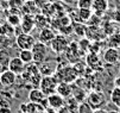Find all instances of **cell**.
I'll list each match as a JSON object with an SVG mask.
<instances>
[{
    "label": "cell",
    "instance_id": "33",
    "mask_svg": "<svg viewBox=\"0 0 120 113\" xmlns=\"http://www.w3.org/2000/svg\"><path fill=\"white\" fill-rule=\"evenodd\" d=\"M62 3L67 4V5H76V1L77 0H61Z\"/></svg>",
    "mask_w": 120,
    "mask_h": 113
},
{
    "label": "cell",
    "instance_id": "13",
    "mask_svg": "<svg viewBox=\"0 0 120 113\" xmlns=\"http://www.w3.org/2000/svg\"><path fill=\"white\" fill-rule=\"evenodd\" d=\"M55 36H56L55 31L48 26V27H44V29H42V30H41V32H39V37H38V41H39V42H42V43H44V44H46V45H50L51 41H52V39L55 38Z\"/></svg>",
    "mask_w": 120,
    "mask_h": 113
},
{
    "label": "cell",
    "instance_id": "36",
    "mask_svg": "<svg viewBox=\"0 0 120 113\" xmlns=\"http://www.w3.org/2000/svg\"><path fill=\"white\" fill-rule=\"evenodd\" d=\"M107 113H120L118 109H109V111H107Z\"/></svg>",
    "mask_w": 120,
    "mask_h": 113
},
{
    "label": "cell",
    "instance_id": "1",
    "mask_svg": "<svg viewBox=\"0 0 120 113\" xmlns=\"http://www.w3.org/2000/svg\"><path fill=\"white\" fill-rule=\"evenodd\" d=\"M55 76L57 77L60 82L74 83L79 77V74L76 73L73 64H68V63L58 64L57 63V70L55 73Z\"/></svg>",
    "mask_w": 120,
    "mask_h": 113
},
{
    "label": "cell",
    "instance_id": "20",
    "mask_svg": "<svg viewBox=\"0 0 120 113\" xmlns=\"http://www.w3.org/2000/svg\"><path fill=\"white\" fill-rule=\"evenodd\" d=\"M77 14H79L80 23H86V22H89V19L93 17V11L92 8H79Z\"/></svg>",
    "mask_w": 120,
    "mask_h": 113
},
{
    "label": "cell",
    "instance_id": "2",
    "mask_svg": "<svg viewBox=\"0 0 120 113\" xmlns=\"http://www.w3.org/2000/svg\"><path fill=\"white\" fill-rule=\"evenodd\" d=\"M58 80L55 75H48V76H43L41 79V82H39V88L43 90V93L49 96L51 94L56 93L57 89V85H58Z\"/></svg>",
    "mask_w": 120,
    "mask_h": 113
},
{
    "label": "cell",
    "instance_id": "15",
    "mask_svg": "<svg viewBox=\"0 0 120 113\" xmlns=\"http://www.w3.org/2000/svg\"><path fill=\"white\" fill-rule=\"evenodd\" d=\"M56 93H58L61 96H63L64 99L69 98L73 94V86L71 83H67V82H58Z\"/></svg>",
    "mask_w": 120,
    "mask_h": 113
},
{
    "label": "cell",
    "instance_id": "19",
    "mask_svg": "<svg viewBox=\"0 0 120 113\" xmlns=\"http://www.w3.org/2000/svg\"><path fill=\"white\" fill-rule=\"evenodd\" d=\"M0 35L8 36V37H14V26L12 24H10L7 20H5L1 25H0Z\"/></svg>",
    "mask_w": 120,
    "mask_h": 113
},
{
    "label": "cell",
    "instance_id": "9",
    "mask_svg": "<svg viewBox=\"0 0 120 113\" xmlns=\"http://www.w3.org/2000/svg\"><path fill=\"white\" fill-rule=\"evenodd\" d=\"M57 70V61H50L48 62L46 60L39 64V72L42 76H48V75H55Z\"/></svg>",
    "mask_w": 120,
    "mask_h": 113
},
{
    "label": "cell",
    "instance_id": "30",
    "mask_svg": "<svg viewBox=\"0 0 120 113\" xmlns=\"http://www.w3.org/2000/svg\"><path fill=\"white\" fill-rule=\"evenodd\" d=\"M57 113H76V112H74L71 108H69L67 105H64V106H62V107L57 111Z\"/></svg>",
    "mask_w": 120,
    "mask_h": 113
},
{
    "label": "cell",
    "instance_id": "17",
    "mask_svg": "<svg viewBox=\"0 0 120 113\" xmlns=\"http://www.w3.org/2000/svg\"><path fill=\"white\" fill-rule=\"evenodd\" d=\"M35 26L38 29H44L49 26V18L48 15H45L44 13H36L35 14Z\"/></svg>",
    "mask_w": 120,
    "mask_h": 113
},
{
    "label": "cell",
    "instance_id": "4",
    "mask_svg": "<svg viewBox=\"0 0 120 113\" xmlns=\"http://www.w3.org/2000/svg\"><path fill=\"white\" fill-rule=\"evenodd\" d=\"M32 53H33V63L39 66L42 64L46 57H48V45L39 42V41H36L35 45L32 48Z\"/></svg>",
    "mask_w": 120,
    "mask_h": 113
},
{
    "label": "cell",
    "instance_id": "18",
    "mask_svg": "<svg viewBox=\"0 0 120 113\" xmlns=\"http://www.w3.org/2000/svg\"><path fill=\"white\" fill-rule=\"evenodd\" d=\"M87 93H86V90H84V88H81V87H79V86H76V87H74L73 86V94H71V96L74 99H76L80 104L81 102H83L86 99H87Z\"/></svg>",
    "mask_w": 120,
    "mask_h": 113
},
{
    "label": "cell",
    "instance_id": "22",
    "mask_svg": "<svg viewBox=\"0 0 120 113\" xmlns=\"http://www.w3.org/2000/svg\"><path fill=\"white\" fill-rule=\"evenodd\" d=\"M19 57L25 64L33 63V53H32V50H20Z\"/></svg>",
    "mask_w": 120,
    "mask_h": 113
},
{
    "label": "cell",
    "instance_id": "10",
    "mask_svg": "<svg viewBox=\"0 0 120 113\" xmlns=\"http://www.w3.org/2000/svg\"><path fill=\"white\" fill-rule=\"evenodd\" d=\"M17 74H14L12 70L7 69L4 73L0 74V85L3 87H11L15 83V80H17Z\"/></svg>",
    "mask_w": 120,
    "mask_h": 113
},
{
    "label": "cell",
    "instance_id": "25",
    "mask_svg": "<svg viewBox=\"0 0 120 113\" xmlns=\"http://www.w3.org/2000/svg\"><path fill=\"white\" fill-rule=\"evenodd\" d=\"M75 6L77 8H92L93 0H77Z\"/></svg>",
    "mask_w": 120,
    "mask_h": 113
},
{
    "label": "cell",
    "instance_id": "35",
    "mask_svg": "<svg viewBox=\"0 0 120 113\" xmlns=\"http://www.w3.org/2000/svg\"><path fill=\"white\" fill-rule=\"evenodd\" d=\"M92 113H107V111L105 109V108H95V109H93V112Z\"/></svg>",
    "mask_w": 120,
    "mask_h": 113
},
{
    "label": "cell",
    "instance_id": "37",
    "mask_svg": "<svg viewBox=\"0 0 120 113\" xmlns=\"http://www.w3.org/2000/svg\"><path fill=\"white\" fill-rule=\"evenodd\" d=\"M41 113H49V112H48V111H45V109H44V111H43V112H41Z\"/></svg>",
    "mask_w": 120,
    "mask_h": 113
},
{
    "label": "cell",
    "instance_id": "16",
    "mask_svg": "<svg viewBox=\"0 0 120 113\" xmlns=\"http://www.w3.org/2000/svg\"><path fill=\"white\" fill-rule=\"evenodd\" d=\"M108 8V0H93L92 10L95 12L96 15H101Z\"/></svg>",
    "mask_w": 120,
    "mask_h": 113
},
{
    "label": "cell",
    "instance_id": "23",
    "mask_svg": "<svg viewBox=\"0 0 120 113\" xmlns=\"http://www.w3.org/2000/svg\"><path fill=\"white\" fill-rule=\"evenodd\" d=\"M111 101L113 105L116 106V108H120V88H113V90L111 92Z\"/></svg>",
    "mask_w": 120,
    "mask_h": 113
},
{
    "label": "cell",
    "instance_id": "38",
    "mask_svg": "<svg viewBox=\"0 0 120 113\" xmlns=\"http://www.w3.org/2000/svg\"><path fill=\"white\" fill-rule=\"evenodd\" d=\"M0 3H1V0H0Z\"/></svg>",
    "mask_w": 120,
    "mask_h": 113
},
{
    "label": "cell",
    "instance_id": "31",
    "mask_svg": "<svg viewBox=\"0 0 120 113\" xmlns=\"http://www.w3.org/2000/svg\"><path fill=\"white\" fill-rule=\"evenodd\" d=\"M32 1L37 5V7L42 8V7L45 5V4H48V3H49V0H32Z\"/></svg>",
    "mask_w": 120,
    "mask_h": 113
},
{
    "label": "cell",
    "instance_id": "3",
    "mask_svg": "<svg viewBox=\"0 0 120 113\" xmlns=\"http://www.w3.org/2000/svg\"><path fill=\"white\" fill-rule=\"evenodd\" d=\"M69 44H70V41L67 38L65 35H56L55 38L50 43V48L55 54L62 55V54L65 53V50L68 49Z\"/></svg>",
    "mask_w": 120,
    "mask_h": 113
},
{
    "label": "cell",
    "instance_id": "7",
    "mask_svg": "<svg viewBox=\"0 0 120 113\" xmlns=\"http://www.w3.org/2000/svg\"><path fill=\"white\" fill-rule=\"evenodd\" d=\"M46 100H48V107H51L56 111H58L62 106L65 105V99L63 96H61L58 93H54V94L46 96Z\"/></svg>",
    "mask_w": 120,
    "mask_h": 113
},
{
    "label": "cell",
    "instance_id": "34",
    "mask_svg": "<svg viewBox=\"0 0 120 113\" xmlns=\"http://www.w3.org/2000/svg\"><path fill=\"white\" fill-rule=\"evenodd\" d=\"M114 87L120 88V75H119V76H116V77L114 79Z\"/></svg>",
    "mask_w": 120,
    "mask_h": 113
},
{
    "label": "cell",
    "instance_id": "11",
    "mask_svg": "<svg viewBox=\"0 0 120 113\" xmlns=\"http://www.w3.org/2000/svg\"><path fill=\"white\" fill-rule=\"evenodd\" d=\"M25 68H26V64L20 60L19 56H15V57H12L11 58L10 64H8V69L12 70L14 74H17V75L23 74L24 70H25Z\"/></svg>",
    "mask_w": 120,
    "mask_h": 113
},
{
    "label": "cell",
    "instance_id": "27",
    "mask_svg": "<svg viewBox=\"0 0 120 113\" xmlns=\"http://www.w3.org/2000/svg\"><path fill=\"white\" fill-rule=\"evenodd\" d=\"M73 31H75L76 34L80 35V36H84V34H86V26L82 23H76V25L73 27Z\"/></svg>",
    "mask_w": 120,
    "mask_h": 113
},
{
    "label": "cell",
    "instance_id": "32",
    "mask_svg": "<svg viewBox=\"0 0 120 113\" xmlns=\"http://www.w3.org/2000/svg\"><path fill=\"white\" fill-rule=\"evenodd\" d=\"M5 20H6V15L4 14V11L0 10V25H1Z\"/></svg>",
    "mask_w": 120,
    "mask_h": 113
},
{
    "label": "cell",
    "instance_id": "5",
    "mask_svg": "<svg viewBox=\"0 0 120 113\" xmlns=\"http://www.w3.org/2000/svg\"><path fill=\"white\" fill-rule=\"evenodd\" d=\"M86 100H87V102L93 109L101 108V107H104V105H106V95L101 90H92L87 95Z\"/></svg>",
    "mask_w": 120,
    "mask_h": 113
},
{
    "label": "cell",
    "instance_id": "12",
    "mask_svg": "<svg viewBox=\"0 0 120 113\" xmlns=\"http://www.w3.org/2000/svg\"><path fill=\"white\" fill-rule=\"evenodd\" d=\"M20 27H22L23 32H25V34H30V32L35 29V15L24 14L22 17Z\"/></svg>",
    "mask_w": 120,
    "mask_h": 113
},
{
    "label": "cell",
    "instance_id": "8",
    "mask_svg": "<svg viewBox=\"0 0 120 113\" xmlns=\"http://www.w3.org/2000/svg\"><path fill=\"white\" fill-rule=\"evenodd\" d=\"M119 60H120V54H119L118 48L111 46V48H108L107 50H105V53H104L105 63H107V64H116L119 62Z\"/></svg>",
    "mask_w": 120,
    "mask_h": 113
},
{
    "label": "cell",
    "instance_id": "24",
    "mask_svg": "<svg viewBox=\"0 0 120 113\" xmlns=\"http://www.w3.org/2000/svg\"><path fill=\"white\" fill-rule=\"evenodd\" d=\"M6 20L13 26H17V25H20L22 18L19 17V14H8L6 17Z\"/></svg>",
    "mask_w": 120,
    "mask_h": 113
},
{
    "label": "cell",
    "instance_id": "6",
    "mask_svg": "<svg viewBox=\"0 0 120 113\" xmlns=\"http://www.w3.org/2000/svg\"><path fill=\"white\" fill-rule=\"evenodd\" d=\"M36 43V38L31 34H23L18 35L15 37V45L19 48L20 50H31L33 45Z\"/></svg>",
    "mask_w": 120,
    "mask_h": 113
},
{
    "label": "cell",
    "instance_id": "28",
    "mask_svg": "<svg viewBox=\"0 0 120 113\" xmlns=\"http://www.w3.org/2000/svg\"><path fill=\"white\" fill-rule=\"evenodd\" d=\"M25 0H10V8H22Z\"/></svg>",
    "mask_w": 120,
    "mask_h": 113
},
{
    "label": "cell",
    "instance_id": "21",
    "mask_svg": "<svg viewBox=\"0 0 120 113\" xmlns=\"http://www.w3.org/2000/svg\"><path fill=\"white\" fill-rule=\"evenodd\" d=\"M13 43H15V38L14 37H8V36L0 35V50L10 49V48L13 46Z\"/></svg>",
    "mask_w": 120,
    "mask_h": 113
},
{
    "label": "cell",
    "instance_id": "14",
    "mask_svg": "<svg viewBox=\"0 0 120 113\" xmlns=\"http://www.w3.org/2000/svg\"><path fill=\"white\" fill-rule=\"evenodd\" d=\"M45 98H46V95L43 93V90L39 87L31 89L29 93V101L33 102V104H41Z\"/></svg>",
    "mask_w": 120,
    "mask_h": 113
},
{
    "label": "cell",
    "instance_id": "29",
    "mask_svg": "<svg viewBox=\"0 0 120 113\" xmlns=\"http://www.w3.org/2000/svg\"><path fill=\"white\" fill-rule=\"evenodd\" d=\"M111 42H115L114 48H120V34H114V36L111 38Z\"/></svg>",
    "mask_w": 120,
    "mask_h": 113
},
{
    "label": "cell",
    "instance_id": "26",
    "mask_svg": "<svg viewBox=\"0 0 120 113\" xmlns=\"http://www.w3.org/2000/svg\"><path fill=\"white\" fill-rule=\"evenodd\" d=\"M92 112H93V108L89 106L88 102L83 101V102H81V104L79 105L77 113H92Z\"/></svg>",
    "mask_w": 120,
    "mask_h": 113
}]
</instances>
